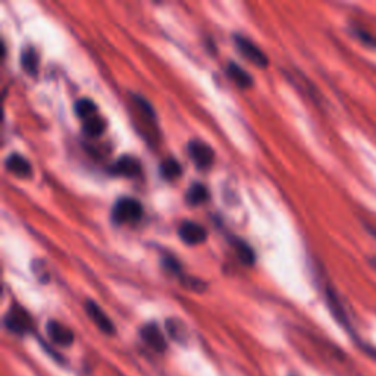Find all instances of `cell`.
Wrapping results in <instances>:
<instances>
[{
	"label": "cell",
	"mask_w": 376,
	"mask_h": 376,
	"mask_svg": "<svg viewBox=\"0 0 376 376\" xmlns=\"http://www.w3.org/2000/svg\"><path fill=\"white\" fill-rule=\"evenodd\" d=\"M134 102H135V104L140 107V111H142L144 115H147V116H150V118H155L153 106L150 104L144 98H142V96H134Z\"/></svg>",
	"instance_id": "44dd1931"
},
{
	"label": "cell",
	"mask_w": 376,
	"mask_h": 376,
	"mask_svg": "<svg viewBox=\"0 0 376 376\" xmlns=\"http://www.w3.org/2000/svg\"><path fill=\"white\" fill-rule=\"evenodd\" d=\"M109 172L115 177H124V178H135L142 174V164L134 156L124 155L111 166Z\"/></svg>",
	"instance_id": "ba28073f"
},
{
	"label": "cell",
	"mask_w": 376,
	"mask_h": 376,
	"mask_svg": "<svg viewBox=\"0 0 376 376\" xmlns=\"http://www.w3.org/2000/svg\"><path fill=\"white\" fill-rule=\"evenodd\" d=\"M143 217V206L142 203L133 197H121L115 201L112 208L111 218L115 223H134L138 222Z\"/></svg>",
	"instance_id": "6da1fadb"
},
{
	"label": "cell",
	"mask_w": 376,
	"mask_h": 376,
	"mask_svg": "<svg viewBox=\"0 0 376 376\" xmlns=\"http://www.w3.org/2000/svg\"><path fill=\"white\" fill-rule=\"evenodd\" d=\"M159 172H160V177H162L164 179L174 181V179H177V178L181 177L182 168H181V164L178 162V160L172 159V157H168V159L164 160L162 164H160Z\"/></svg>",
	"instance_id": "e0dca14e"
},
{
	"label": "cell",
	"mask_w": 376,
	"mask_h": 376,
	"mask_svg": "<svg viewBox=\"0 0 376 376\" xmlns=\"http://www.w3.org/2000/svg\"><path fill=\"white\" fill-rule=\"evenodd\" d=\"M178 237L187 245H199L208 240V230L197 222L184 221L178 227Z\"/></svg>",
	"instance_id": "5b68a950"
},
{
	"label": "cell",
	"mask_w": 376,
	"mask_h": 376,
	"mask_svg": "<svg viewBox=\"0 0 376 376\" xmlns=\"http://www.w3.org/2000/svg\"><path fill=\"white\" fill-rule=\"evenodd\" d=\"M187 152L190 159L195 162V165L199 169H208L212 166L213 159H214V152L209 144L201 142V140H192V142H190Z\"/></svg>",
	"instance_id": "277c9868"
},
{
	"label": "cell",
	"mask_w": 376,
	"mask_h": 376,
	"mask_svg": "<svg viewBox=\"0 0 376 376\" xmlns=\"http://www.w3.org/2000/svg\"><path fill=\"white\" fill-rule=\"evenodd\" d=\"M208 199H209V191L205 186L200 184V182L191 184V187L188 188L186 195V201L190 206H199L201 205V203H205Z\"/></svg>",
	"instance_id": "9a60e30c"
},
{
	"label": "cell",
	"mask_w": 376,
	"mask_h": 376,
	"mask_svg": "<svg viewBox=\"0 0 376 376\" xmlns=\"http://www.w3.org/2000/svg\"><path fill=\"white\" fill-rule=\"evenodd\" d=\"M21 65L30 75H37L38 71V56L34 49H25L21 55Z\"/></svg>",
	"instance_id": "d6986e66"
},
{
	"label": "cell",
	"mask_w": 376,
	"mask_h": 376,
	"mask_svg": "<svg viewBox=\"0 0 376 376\" xmlns=\"http://www.w3.org/2000/svg\"><path fill=\"white\" fill-rule=\"evenodd\" d=\"M84 309H85V313H87V316L91 319L93 324L98 327L103 334L106 335H112L115 334V325L113 322L111 320V318L106 315V311L96 303L93 302V300H87L84 305Z\"/></svg>",
	"instance_id": "8992f818"
},
{
	"label": "cell",
	"mask_w": 376,
	"mask_h": 376,
	"mask_svg": "<svg viewBox=\"0 0 376 376\" xmlns=\"http://www.w3.org/2000/svg\"><path fill=\"white\" fill-rule=\"evenodd\" d=\"M47 337L60 347H69L74 342V332L58 320H49L46 325Z\"/></svg>",
	"instance_id": "9c48e42d"
},
{
	"label": "cell",
	"mask_w": 376,
	"mask_h": 376,
	"mask_svg": "<svg viewBox=\"0 0 376 376\" xmlns=\"http://www.w3.org/2000/svg\"><path fill=\"white\" fill-rule=\"evenodd\" d=\"M165 328H166L168 335L174 341L181 342V344L187 342V340H188V328L186 327V324L182 320H179L177 318H170V319L166 320Z\"/></svg>",
	"instance_id": "5bb4252c"
},
{
	"label": "cell",
	"mask_w": 376,
	"mask_h": 376,
	"mask_svg": "<svg viewBox=\"0 0 376 376\" xmlns=\"http://www.w3.org/2000/svg\"><path fill=\"white\" fill-rule=\"evenodd\" d=\"M140 337L147 344V346L156 353H164L168 349L166 337L156 324H146L140 329Z\"/></svg>",
	"instance_id": "52a82bcc"
},
{
	"label": "cell",
	"mask_w": 376,
	"mask_h": 376,
	"mask_svg": "<svg viewBox=\"0 0 376 376\" xmlns=\"http://www.w3.org/2000/svg\"><path fill=\"white\" fill-rule=\"evenodd\" d=\"M353 34L356 36L359 40H362L364 45H368V46H376V37L371 33V31H366L364 28L362 27H354L353 28Z\"/></svg>",
	"instance_id": "ffe728a7"
},
{
	"label": "cell",
	"mask_w": 376,
	"mask_h": 376,
	"mask_svg": "<svg viewBox=\"0 0 376 376\" xmlns=\"http://www.w3.org/2000/svg\"><path fill=\"white\" fill-rule=\"evenodd\" d=\"M164 266H165V269L172 272V274H175V275H179L181 274V265L179 262L175 259V257H170V256H166L164 257Z\"/></svg>",
	"instance_id": "7402d4cb"
},
{
	"label": "cell",
	"mask_w": 376,
	"mask_h": 376,
	"mask_svg": "<svg viewBox=\"0 0 376 376\" xmlns=\"http://www.w3.org/2000/svg\"><path fill=\"white\" fill-rule=\"evenodd\" d=\"M106 130V122L103 118L94 115L91 118H89V120L82 121V133L90 137V138H98L100 137Z\"/></svg>",
	"instance_id": "2e32d148"
},
{
	"label": "cell",
	"mask_w": 376,
	"mask_h": 376,
	"mask_svg": "<svg viewBox=\"0 0 376 376\" xmlns=\"http://www.w3.org/2000/svg\"><path fill=\"white\" fill-rule=\"evenodd\" d=\"M373 265H375V267H376V262H373Z\"/></svg>",
	"instance_id": "603a6c76"
},
{
	"label": "cell",
	"mask_w": 376,
	"mask_h": 376,
	"mask_svg": "<svg viewBox=\"0 0 376 376\" xmlns=\"http://www.w3.org/2000/svg\"><path fill=\"white\" fill-rule=\"evenodd\" d=\"M234 43H235V46H237V49H239V52L241 53V55L245 59H249L252 63H254L256 67L266 68L267 65H269V59H267L266 53L259 46H256L252 40H249L244 36L235 34L234 36Z\"/></svg>",
	"instance_id": "7a4b0ae2"
},
{
	"label": "cell",
	"mask_w": 376,
	"mask_h": 376,
	"mask_svg": "<svg viewBox=\"0 0 376 376\" xmlns=\"http://www.w3.org/2000/svg\"><path fill=\"white\" fill-rule=\"evenodd\" d=\"M227 75L228 78L237 85V87L240 89H250L253 85V77L252 75L244 71L239 63L235 62H230L228 67H227Z\"/></svg>",
	"instance_id": "7c38bea8"
},
{
	"label": "cell",
	"mask_w": 376,
	"mask_h": 376,
	"mask_svg": "<svg viewBox=\"0 0 376 376\" xmlns=\"http://www.w3.org/2000/svg\"><path fill=\"white\" fill-rule=\"evenodd\" d=\"M325 297H327V303H328L331 313L334 315V318L340 322V325H342L347 331L351 332V325H350V319L347 316V311H346V309H344L338 294L335 293V289L332 287H327Z\"/></svg>",
	"instance_id": "30bf717a"
},
{
	"label": "cell",
	"mask_w": 376,
	"mask_h": 376,
	"mask_svg": "<svg viewBox=\"0 0 376 376\" xmlns=\"http://www.w3.org/2000/svg\"><path fill=\"white\" fill-rule=\"evenodd\" d=\"M231 245H232L235 254H237V257H239L243 265L250 266L256 262V254H254L253 249L244 240H241L239 237H232L231 239Z\"/></svg>",
	"instance_id": "4fadbf2b"
},
{
	"label": "cell",
	"mask_w": 376,
	"mask_h": 376,
	"mask_svg": "<svg viewBox=\"0 0 376 376\" xmlns=\"http://www.w3.org/2000/svg\"><path fill=\"white\" fill-rule=\"evenodd\" d=\"M74 111H75V115L81 118L82 121H85L96 115V112H98V106H96V103L91 99L84 98V99H80V100L75 102Z\"/></svg>",
	"instance_id": "ac0fdd59"
},
{
	"label": "cell",
	"mask_w": 376,
	"mask_h": 376,
	"mask_svg": "<svg viewBox=\"0 0 376 376\" xmlns=\"http://www.w3.org/2000/svg\"><path fill=\"white\" fill-rule=\"evenodd\" d=\"M5 168L10 174H14L19 178H28L33 174V166L28 162V159L18 153H12L6 157Z\"/></svg>",
	"instance_id": "8fae6325"
},
{
	"label": "cell",
	"mask_w": 376,
	"mask_h": 376,
	"mask_svg": "<svg viewBox=\"0 0 376 376\" xmlns=\"http://www.w3.org/2000/svg\"><path fill=\"white\" fill-rule=\"evenodd\" d=\"M5 327L16 335H24L33 328V320L24 309L10 307L3 319Z\"/></svg>",
	"instance_id": "3957f363"
}]
</instances>
